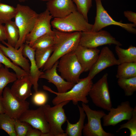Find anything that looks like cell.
Masks as SVG:
<instances>
[{"instance_id":"1","label":"cell","mask_w":136,"mask_h":136,"mask_svg":"<svg viewBox=\"0 0 136 136\" xmlns=\"http://www.w3.org/2000/svg\"><path fill=\"white\" fill-rule=\"evenodd\" d=\"M54 37L53 51L43 67V71L51 68L62 56L73 51L79 45L81 32H66L53 30Z\"/></svg>"},{"instance_id":"2","label":"cell","mask_w":136,"mask_h":136,"mask_svg":"<svg viewBox=\"0 0 136 136\" xmlns=\"http://www.w3.org/2000/svg\"><path fill=\"white\" fill-rule=\"evenodd\" d=\"M92 79L88 76L80 79L70 89L63 93L56 92L45 85L43 86V88L45 90L56 95L52 101L54 105L67 101H72L75 105H78V102L80 101L87 104L89 101L87 96L89 94L93 84Z\"/></svg>"},{"instance_id":"3","label":"cell","mask_w":136,"mask_h":136,"mask_svg":"<svg viewBox=\"0 0 136 136\" xmlns=\"http://www.w3.org/2000/svg\"><path fill=\"white\" fill-rule=\"evenodd\" d=\"M14 22L19 34V40L15 48L18 49L25 43L27 36L33 28L39 14L27 6L17 5Z\"/></svg>"},{"instance_id":"4","label":"cell","mask_w":136,"mask_h":136,"mask_svg":"<svg viewBox=\"0 0 136 136\" xmlns=\"http://www.w3.org/2000/svg\"><path fill=\"white\" fill-rule=\"evenodd\" d=\"M51 23L54 29L66 32L90 31L93 25L89 23L78 10L64 17L54 18Z\"/></svg>"},{"instance_id":"5","label":"cell","mask_w":136,"mask_h":136,"mask_svg":"<svg viewBox=\"0 0 136 136\" xmlns=\"http://www.w3.org/2000/svg\"><path fill=\"white\" fill-rule=\"evenodd\" d=\"M70 102L64 101L53 107L48 104L42 106L51 136H67L62 128L67 119L63 107Z\"/></svg>"},{"instance_id":"6","label":"cell","mask_w":136,"mask_h":136,"mask_svg":"<svg viewBox=\"0 0 136 136\" xmlns=\"http://www.w3.org/2000/svg\"><path fill=\"white\" fill-rule=\"evenodd\" d=\"M57 68L61 76L67 82L76 84L84 70L73 51L60 58Z\"/></svg>"},{"instance_id":"7","label":"cell","mask_w":136,"mask_h":136,"mask_svg":"<svg viewBox=\"0 0 136 136\" xmlns=\"http://www.w3.org/2000/svg\"><path fill=\"white\" fill-rule=\"evenodd\" d=\"M82 105L88 119L87 123L84 125L82 130L84 136H114V134L106 132L102 127L101 119L106 114L104 111L92 110L88 105L83 103Z\"/></svg>"},{"instance_id":"8","label":"cell","mask_w":136,"mask_h":136,"mask_svg":"<svg viewBox=\"0 0 136 136\" xmlns=\"http://www.w3.org/2000/svg\"><path fill=\"white\" fill-rule=\"evenodd\" d=\"M108 74L102 77L93 84L89 94L96 106L109 111L112 107L108 82Z\"/></svg>"},{"instance_id":"9","label":"cell","mask_w":136,"mask_h":136,"mask_svg":"<svg viewBox=\"0 0 136 136\" xmlns=\"http://www.w3.org/2000/svg\"><path fill=\"white\" fill-rule=\"evenodd\" d=\"M96 14L94 24L91 30L98 31L106 26L111 25L118 26L130 32L135 33L136 25L133 23H123L114 20L103 7L101 0H95Z\"/></svg>"},{"instance_id":"10","label":"cell","mask_w":136,"mask_h":136,"mask_svg":"<svg viewBox=\"0 0 136 136\" xmlns=\"http://www.w3.org/2000/svg\"><path fill=\"white\" fill-rule=\"evenodd\" d=\"M114 44L121 46V44L107 31L91 30L81 32L79 45L89 48H96L102 45Z\"/></svg>"},{"instance_id":"11","label":"cell","mask_w":136,"mask_h":136,"mask_svg":"<svg viewBox=\"0 0 136 136\" xmlns=\"http://www.w3.org/2000/svg\"><path fill=\"white\" fill-rule=\"evenodd\" d=\"M2 94V103L5 113L12 118L18 119L24 112L29 109V103L15 97L11 92L9 88L6 87Z\"/></svg>"},{"instance_id":"12","label":"cell","mask_w":136,"mask_h":136,"mask_svg":"<svg viewBox=\"0 0 136 136\" xmlns=\"http://www.w3.org/2000/svg\"><path fill=\"white\" fill-rule=\"evenodd\" d=\"M52 18L47 9L39 14L33 28L26 37L25 43L31 47L38 38L46 34L53 33L51 23V20Z\"/></svg>"},{"instance_id":"13","label":"cell","mask_w":136,"mask_h":136,"mask_svg":"<svg viewBox=\"0 0 136 136\" xmlns=\"http://www.w3.org/2000/svg\"><path fill=\"white\" fill-rule=\"evenodd\" d=\"M133 110L128 101L121 102L116 108L112 107L108 113L103 116V126H115L123 120H129L132 117Z\"/></svg>"},{"instance_id":"14","label":"cell","mask_w":136,"mask_h":136,"mask_svg":"<svg viewBox=\"0 0 136 136\" xmlns=\"http://www.w3.org/2000/svg\"><path fill=\"white\" fill-rule=\"evenodd\" d=\"M18 119L27 123L32 127L39 130L43 133H49V124L45 118L42 106L35 110L28 109Z\"/></svg>"},{"instance_id":"15","label":"cell","mask_w":136,"mask_h":136,"mask_svg":"<svg viewBox=\"0 0 136 136\" xmlns=\"http://www.w3.org/2000/svg\"><path fill=\"white\" fill-rule=\"evenodd\" d=\"M119 63L112 51L107 46L101 50L96 61L90 70L88 75L93 79L98 74L106 68Z\"/></svg>"},{"instance_id":"16","label":"cell","mask_w":136,"mask_h":136,"mask_svg":"<svg viewBox=\"0 0 136 136\" xmlns=\"http://www.w3.org/2000/svg\"><path fill=\"white\" fill-rule=\"evenodd\" d=\"M6 47L0 44V49L4 54L15 64L20 67L29 74L30 71V63L23 55V50L24 44L18 49L8 44L5 41L2 42Z\"/></svg>"},{"instance_id":"17","label":"cell","mask_w":136,"mask_h":136,"mask_svg":"<svg viewBox=\"0 0 136 136\" xmlns=\"http://www.w3.org/2000/svg\"><path fill=\"white\" fill-rule=\"evenodd\" d=\"M73 51L84 72H86L89 71L96 61L100 51L97 48H87L79 45Z\"/></svg>"},{"instance_id":"18","label":"cell","mask_w":136,"mask_h":136,"mask_svg":"<svg viewBox=\"0 0 136 136\" xmlns=\"http://www.w3.org/2000/svg\"><path fill=\"white\" fill-rule=\"evenodd\" d=\"M47 9L54 18H62L77 10L72 0H50L46 3Z\"/></svg>"},{"instance_id":"19","label":"cell","mask_w":136,"mask_h":136,"mask_svg":"<svg viewBox=\"0 0 136 136\" xmlns=\"http://www.w3.org/2000/svg\"><path fill=\"white\" fill-rule=\"evenodd\" d=\"M58 61H57L50 68L44 72L39 78L47 80L53 83L57 88L58 92L63 93L70 89L75 84L65 81L57 73V71Z\"/></svg>"},{"instance_id":"20","label":"cell","mask_w":136,"mask_h":136,"mask_svg":"<svg viewBox=\"0 0 136 136\" xmlns=\"http://www.w3.org/2000/svg\"><path fill=\"white\" fill-rule=\"evenodd\" d=\"M32 79L29 75L17 78L10 88L11 92L18 99L23 101L32 95Z\"/></svg>"},{"instance_id":"21","label":"cell","mask_w":136,"mask_h":136,"mask_svg":"<svg viewBox=\"0 0 136 136\" xmlns=\"http://www.w3.org/2000/svg\"><path fill=\"white\" fill-rule=\"evenodd\" d=\"M35 50L28 44L25 43L23 50L24 56L27 58L30 62V71L29 74L32 80L33 89L35 92L38 91V81L43 72L39 70L35 58Z\"/></svg>"},{"instance_id":"22","label":"cell","mask_w":136,"mask_h":136,"mask_svg":"<svg viewBox=\"0 0 136 136\" xmlns=\"http://www.w3.org/2000/svg\"><path fill=\"white\" fill-rule=\"evenodd\" d=\"M79 112L80 117L78 121L76 123H71L67 119V126L65 131L67 136H81L84 126V122L86 114L82 107L78 105Z\"/></svg>"},{"instance_id":"23","label":"cell","mask_w":136,"mask_h":136,"mask_svg":"<svg viewBox=\"0 0 136 136\" xmlns=\"http://www.w3.org/2000/svg\"><path fill=\"white\" fill-rule=\"evenodd\" d=\"M115 51L118 56L117 59L120 64L125 63L136 62V47L130 45L127 49H124L116 45Z\"/></svg>"},{"instance_id":"24","label":"cell","mask_w":136,"mask_h":136,"mask_svg":"<svg viewBox=\"0 0 136 136\" xmlns=\"http://www.w3.org/2000/svg\"><path fill=\"white\" fill-rule=\"evenodd\" d=\"M7 44L13 47H15L19 37L18 29L14 21H10L5 24L4 25Z\"/></svg>"},{"instance_id":"25","label":"cell","mask_w":136,"mask_h":136,"mask_svg":"<svg viewBox=\"0 0 136 136\" xmlns=\"http://www.w3.org/2000/svg\"><path fill=\"white\" fill-rule=\"evenodd\" d=\"M116 77L119 78H129L136 77V62L125 63L118 65Z\"/></svg>"},{"instance_id":"26","label":"cell","mask_w":136,"mask_h":136,"mask_svg":"<svg viewBox=\"0 0 136 136\" xmlns=\"http://www.w3.org/2000/svg\"><path fill=\"white\" fill-rule=\"evenodd\" d=\"M17 78L16 74L10 72L7 67L3 66L0 69V96H2L3 90L6 86Z\"/></svg>"},{"instance_id":"27","label":"cell","mask_w":136,"mask_h":136,"mask_svg":"<svg viewBox=\"0 0 136 136\" xmlns=\"http://www.w3.org/2000/svg\"><path fill=\"white\" fill-rule=\"evenodd\" d=\"M117 83L124 91L126 96H131L136 91V77L127 79H118Z\"/></svg>"},{"instance_id":"28","label":"cell","mask_w":136,"mask_h":136,"mask_svg":"<svg viewBox=\"0 0 136 136\" xmlns=\"http://www.w3.org/2000/svg\"><path fill=\"white\" fill-rule=\"evenodd\" d=\"M16 12V7L0 2V24H5L11 20Z\"/></svg>"},{"instance_id":"29","label":"cell","mask_w":136,"mask_h":136,"mask_svg":"<svg viewBox=\"0 0 136 136\" xmlns=\"http://www.w3.org/2000/svg\"><path fill=\"white\" fill-rule=\"evenodd\" d=\"M54 43V32L45 35L36 40L31 47L35 49H42L52 47Z\"/></svg>"},{"instance_id":"30","label":"cell","mask_w":136,"mask_h":136,"mask_svg":"<svg viewBox=\"0 0 136 136\" xmlns=\"http://www.w3.org/2000/svg\"><path fill=\"white\" fill-rule=\"evenodd\" d=\"M0 129L4 130L10 136H17L13 118L5 113H0Z\"/></svg>"},{"instance_id":"31","label":"cell","mask_w":136,"mask_h":136,"mask_svg":"<svg viewBox=\"0 0 136 136\" xmlns=\"http://www.w3.org/2000/svg\"><path fill=\"white\" fill-rule=\"evenodd\" d=\"M53 51V47L35 50V58L37 66L39 69L43 68Z\"/></svg>"},{"instance_id":"32","label":"cell","mask_w":136,"mask_h":136,"mask_svg":"<svg viewBox=\"0 0 136 136\" xmlns=\"http://www.w3.org/2000/svg\"><path fill=\"white\" fill-rule=\"evenodd\" d=\"M0 63L8 68L12 69L17 76V78L28 75L29 74L20 67L15 64L4 54L0 49Z\"/></svg>"},{"instance_id":"33","label":"cell","mask_w":136,"mask_h":136,"mask_svg":"<svg viewBox=\"0 0 136 136\" xmlns=\"http://www.w3.org/2000/svg\"><path fill=\"white\" fill-rule=\"evenodd\" d=\"M126 128L130 131L129 136H136V107L133 108L131 118L125 123L121 125L120 127L116 131L119 132L122 129Z\"/></svg>"},{"instance_id":"34","label":"cell","mask_w":136,"mask_h":136,"mask_svg":"<svg viewBox=\"0 0 136 136\" xmlns=\"http://www.w3.org/2000/svg\"><path fill=\"white\" fill-rule=\"evenodd\" d=\"M92 0H72L76 5L78 11L88 21V14L92 6Z\"/></svg>"},{"instance_id":"35","label":"cell","mask_w":136,"mask_h":136,"mask_svg":"<svg viewBox=\"0 0 136 136\" xmlns=\"http://www.w3.org/2000/svg\"><path fill=\"white\" fill-rule=\"evenodd\" d=\"M15 130L17 136H26L29 128L31 126L27 123L13 118Z\"/></svg>"},{"instance_id":"36","label":"cell","mask_w":136,"mask_h":136,"mask_svg":"<svg viewBox=\"0 0 136 136\" xmlns=\"http://www.w3.org/2000/svg\"><path fill=\"white\" fill-rule=\"evenodd\" d=\"M47 99V94L45 92L42 91H38L35 92L32 98L33 103L35 105L40 106L45 104Z\"/></svg>"},{"instance_id":"37","label":"cell","mask_w":136,"mask_h":136,"mask_svg":"<svg viewBox=\"0 0 136 136\" xmlns=\"http://www.w3.org/2000/svg\"><path fill=\"white\" fill-rule=\"evenodd\" d=\"M124 16L128 20L136 25V13L131 11H125L124 12Z\"/></svg>"},{"instance_id":"38","label":"cell","mask_w":136,"mask_h":136,"mask_svg":"<svg viewBox=\"0 0 136 136\" xmlns=\"http://www.w3.org/2000/svg\"><path fill=\"white\" fill-rule=\"evenodd\" d=\"M26 136H43V133L39 130L31 126L29 129Z\"/></svg>"},{"instance_id":"39","label":"cell","mask_w":136,"mask_h":136,"mask_svg":"<svg viewBox=\"0 0 136 136\" xmlns=\"http://www.w3.org/2000/svg\"><path fill=\"white\" fill-rule=\"evenodd\" d=\"M7 40V37L4 25L0 24V41L3 42Z\"/></svg>"},{"instance_id":"40","label":"cell","mask_w":136,"mask_h":136,"mask_svg":"<svg viewBox=\"0 0 136 136\" xmlns=\"http://www.w3.org/2000/svg\"><path fill=\"white\" fill-rule=\"evenodd\" d=\"M5 111L2 103V96H0V113H4Z\"/></svg>"},{"instance_id":"41","label":"cell","mask_w":136,"mask_h":136,"mask_svg":"<svg viewBox=\"0 0 136 136\" xmlns=\"http://www.w3.org/2000/svg\"><path fill=\"white\" fill-rule=\"evenodd\" d=\"M27 0H19V1L20 2H24ZM41 1H48L50 0H39Z\"/></svg>"},{"instance_id":"42","label":"cell","mask_w":136,"mask_h":136,"mask_svg":"<svg viewBox=\"0 0 136 136\" xmlns=\"http://www.w3.org/2000/svg\"><path fill=\"white\" fill-rule=\"evenodd\" d=\"M3 67L2 64L0 63V69Z\"/></svg>"},{"instance_id":"43","label":"cell","mask_w":136,"mask_h":136,"mask_svg":"<svg viewBox=\"0 0 136 136\" xmlns=\"http://www.w3.org/2000/svg\"><path fill=\"white\" fill-rule=\"evenodd\" d=\"M0 2H1V0H0Z\"/></svg>"}]
</instances>
